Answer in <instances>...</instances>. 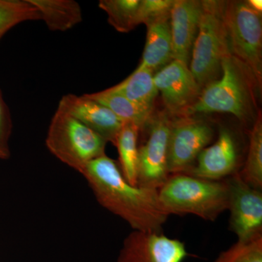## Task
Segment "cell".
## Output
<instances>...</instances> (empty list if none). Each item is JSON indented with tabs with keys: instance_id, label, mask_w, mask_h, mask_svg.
Returning a JSON list of instances; mask_svg holds the SVG:
<instances>
[{
	"instance_id": "cell-8",
	"label": "cell",
	"mask_w": 262,
	"mask_h": 262,
	"mask_svg": "<svg viewBox=\"0 0 262 262\" xmlns=\"http://www.w3.org/2000/svg\"><path fill=\"white\" fill-rule=\"evenodd\" d=\"M171 117L163 112L151 117L147 140L139 147L138 186L159 189L170 177L168 143Z\"/></svg>"
},
{
	"instance_id": "cell-14",
	"label": "cell",
	"mask_w": 262,
	"mask_h": 262,
	"mask_svg": "<svg viewBox=\"0 0 262 262\" xmlns=\"http://www.w3.org/2000/svg\"><path fill=\"white\" fill-rule=\"evenodd\" d=\"M202 10L199 0H175L170 16L173 60L189 67Z\"/></svg>"
},
{
	"instance_id": "cell-4",
	"label": "cell",
	"mask_w": 262,
	"mask_h": 262,
	"mask_svg": "<svg viewBox=\"0 0 262 262\" xmlns=\"http://www.w3.org/2000/svg\"><path fill=\"white\" fill-rule=\"evenodd\" d=\"M199 29L189 70L201 90L218 80L224 58L231 54L225 21L226 1L202 0Z\"/></svg>"
},
{
	"instance_id": "cell-22",
	"label": "cell",
	"mask_w": 262,
	"mask_h": 262,
	"mask_svg": "<svg viewBox=\"0 0 262 262\" xmlns=\"http://www.w3.org/2000/svg\"><path fill=\"white\" fill-rule=\"evenodd\" d=\"M39 20V10L29 0H0V41L18 24Z\"/></svg>"
},
{
	"instance_id": "cell-13",
	"label": "cell",
	"mask_w": 262,
	"mask_h": 262,
	"mask_svg": "<svg viewBox=\"0 0 262 262\" xmlns=\"http://www.w3.org/2000/svg\"><path fill=\"white\" fill-rule=\"evenodd\" d=\"M58 108L75 117L114 145L124 125V122L110 108L91 99L86 94L63 96Z\"/></svg>"
},
{
	"instance_id": "cell-11",
	"label": "cell",
	"mask_w": 262,
	"mask_h": 262,
	"mask_svg": "<svg viewBox=\"0 0 262 262\" xmlns=\"http://www.w3.org/2000/svg\"><path fill=\"white\" fill-rule=\"evenodd\" d=\"M185 244L162 232L132 231L124 239L117 262H182Z\"/></svg>"
},
{
	"instance_id": "cell-17",
	"label": "cell",
	"mask_w": 262,
	"mask_h": 262,
	"mask_svg": "<svg viewBox=\"0 0 262 262\" xmlns=\"http://www.w3.org/2000/svg\"><path fill=\"white\" fill-rule=\"evenodd\" d=\"M39 10L41 20L53 32H66L82 22L80 5L74 0H29Z\"/></svg>"
},
{
	"instance_id": "cell-7",
	"label": "cell",
	"mask_w": 262,
	"mask_h": 262,
	"mask_svg": "<svg viewBox=\"0 0 262 262\" xmlns=\"http://www.w3.org/2000/svg\"><path fill=\"white\" fill-rule=\"evenodd\" d=\"M214 130L208 122L193 117H171L168 143L169 173H187L200 153L209 145Z\"/></svg>"
},
{
	"instance_id": "cell-15",
	"label": "cell",
	"mask_w": 262,
	"mask_h": 262,
	"mask_svg": "<svg viewBox=\"0 0 262 262\" xmlns=\"http://www.w3.org/2000/svg\"><path fill=\"white\" fill-rule=\"evenodd\" d=\"M145 47L139 67L159 71L173 60L170 18L147 26Z\"/></svg>"
},
{
	"instance_id": "cell-3",
	"label": "cell",
	"mask_w": 262,
	"mask_h": 262,
	"mask_svg": "<svg viewBox=\"0 0 262 262\" xmlns=\"http://www.w3.org/2000/svg\"><path fill=\"white\" fill-rule=\"evenodd\" d=\"M160 204L169 215H194L214 222L228 209L227 180L213 181L188 173L171 174L158 189Z\"/></svg>"
},
{
	"instance_id": "cell-27",
	"label": "cell",
	"mask_w": 262,
	"mask_h": 262,
	"mask_svg": "<svg viewBox=\"0 0 262 262\" xmlns=\"http://www.w3.org/2000/svg\"><path fill=\"white\" fill-rule=\"evenodd\" d=\"M9 150L3 149L0 146V160H6L10 157Z\"/></svg>"
},
{
	"instance_id": "cell-21",
	"label": "cell",
	"mask_w": 262,
	"mask_h": 262,
	"mask_svg": "<svg viewBox=\"0 0 262 262\" xmlns=\"http://www.w3.org/2000/svg\"><path fill=\"white\" fill-rule=\"evenodd\" d=\"M141 0H101L98 6L107 14L108 22L117 32H130L138 26Z\"/></svg>"
},
{
	"instance_id": "cell-18",
	"label": "cell",
	"mask_w": 262,
	"mask_h": 262,
	"mask_svg": "<svg viewBox=\"0 0 262 262\" xmlns=\"http://www.w3.org/2000/svg\"><path fill=\"white\" fill-rule=\"evenodd\" d=\"M91 99L110 108L124 123H132L140 130L147 125L152 112L138 106L122 95L110 89L94 94H86Z\"/></svg>"
},
{
	"instance_id": "cell-24",
	"label": "cell",
	"mask_w": 262,
	"mask_h": 262,
	"mask_svg": "<svg viewBox=\"0 0 262 262\" xmlns=\"http://www.w3.org/2000/svg\"><path fill=\"white\" fill-rule=\"evenodd\" d=\"M175 0H141L137 14L138 26L169 18Z\"/></svg>"
},
{
	"instance_id": "cell-2",
	"label": "cell",
	"mask_w": 262,
	"mask_h": 262,
	"mask_svg": "<svg viewBox=\"0 0 262 262\" xmlns=\"http://www.w3.org/2000/svg\"><path fill=\"white\" fill-rule=\"evenodd\" d=\"M256 89L261 87L252 72L231 53L222 61L220 78L202 90L196 102L184 117L196 114L229 113L242 123L254 122L259 113L255 97Z\"/></svg>"
},
{
	"instance_id": "cell-20",
	"label": "cell",
	"mask_w": 262,
	"mask_h": 262,
	"mask_svg": "<svg viewBox=\"0 0 262 262\" xmlns=\"http://www.w3.org/2000/svg\"><path fill=\"white\" fill-rule=\"evenodd\" d=\"M239 177L248 185L262 190V117L258 113L250 135L246 163Z\"/></svg>"
},
{
	"instance_id": "cell-26",
	"label": "cell",
	"mask_w": 262,
	"mask_h": 262,
	"mask_svg": "<svg viewBox=\"0 0 262 262\" xmlns=\"http://www.w3.org/2000/svg\"><path fill=\"white\" fill-rule=\"evenodd\" d=\"M248 4L250 5L252 9L258 13H261L262 12V2L261 0H248Z\"/></svg>"
},
{
	"instance_id": "cell-1",
	"label": "cell",
	"mask_w": 262,
	"mask_h": 262,
	"mask_svg": "<svg viewBox=\"0 0 262 262\" xmlns=\"http://www.w3.org/2000/svg\"><path fill=\"white\" fill-rule=\"evenodd\" d=\"M81 174L98 203L133 231L162 232L169 215L160 204L158 189L131 185L118 163L106 154L88 163Z\"/></svg>"
},
{
	"instance_id": "cell-25",
	"label": "cell",
	"mask_w": 262,
	"mask_h": 262,
	"mask_svg": "<svg viewBox=\"0 0 262 262\" xmlns=\"http://www.w3.org/2000/svg\"><path fill=\"white\" fill-rule=\"evenodd\" d=\"M12 128L13 122L11 115L0 90V146L3 149L9 150L8 142L11 135Z\"/></svg>"
},
{
	"instance_id": "cell-19",
	"label": "cell",
	"mask_w": 262,
	"mask_h": 262,
	"mask_svg": "<svg viewBox=\"0 0 262 262\" xmlns=\"http://www.w3.org/2000/svg\"><path fill=\"white\" fill-rule=\"evenodd\" d=\"M140 131L134 124L124 123L115 144L119 155L117 163L122 176L129 184L134 186H138V139Z\"/></svg>"
},
{
	"instance_id": "cell-10",
	"label": "cell",
	"mask_w": 262,
	"mask_h": 262,
	"mask_svg": "<svg viewBox=\"0 0 262 262\" xmlns=\"http://www.w3.org/2000/svg\"><path fill=\"white\" fill-rule=\"evenodd\" d=\"M154 82L171 117H184L202 91L189 67L176 60L155 74Z\"/></svg>"
},
{
	"instance_id": "cell-5",
	"label": "cell",
	"mask_w": 262,
	"mask_h": 262,
	"mask_svg": "<svg viewBox=\"0 0 262 262\" xmlns=\"http://www.w3.org/2000/svg\"><path fill=\"white\" fill-rule=\"evenodd\" d=\"M107 141L75 117L57 110L46 144L57 159L80 174L88 163L106 154Z\"/></svg>"
},
{
	"instance_id": "cell-12",
	"label": "cell",
	"mask_w": 262,
	"mask_h": 262,
	"mask_svg": "<svg viewBox=\"0 0 262 262\" xmlns=\"http://www.w3.org/2000/svg\"><path fill=\"white\" fill-rule=\"evenodd\" d=\"M239 148L230 129L222 126L218 138L198 155L188 174L208 180H225L238 173Z\"/></svg>"
},
{
	"instance_id": "cell-23",
	"label": "cell",
	"mask_w": 262,
	"mask_h": 262,
	"mask_svg": "<svg viewBox=\"0 0 262 262\" xmlns=\"http://www.w3.org/2000/svg\"><path fill=\"white\" fill-rule=\"evenodd\" d=\"M213 262H262V235L246 242L237 241Z\"/></svg>"
},
{
	"instance_id": "cell-6",
	"label": "cell",
	"mask_w": 262,
	"mask_h": 262,
	"mask_svg": "<svg viewBox=\"0 0 262 262\" xmlns=\"http://www.w3.org/2000/svg\"><path fill=\"white\" fill-rule=\"evenodd\" d=\"M225 21L231 53L252 72L262 84L261 14L247 1H226Z\"/></svg>"
},
{
	"instance_id": "cell-9",
	"label": "cell",
	"mask_w": 262,
	"mask_h": 262,
	"mask_svg": "<svg viewBox=\"0 0 262 262\" xmlns=\"http://www.w3.org/2000/svg\"><path fill=\"white\" fill-rule=\"evenodd\" d=\"M229 188V229L237 241L262 235V192L244 182L239 173L226 179Z\"/></svg>"
},
{
	"instance_id": "cell-16",
	"label": "cell",
	"mask_w": 262,
	"mask_h": 262,
	"mask_svg": "<svg viewBox=\"0 0 262 262\" xmlns=\"http://www.w3.org/2000/svg\"><path fill=\"white\" fill-rule=\"evenodd\" d=\"M154 75L151 70L139 66L126 79L110 89L138 106L153 112L155 100L159 94L155 84Z\"/></svg>"
}]
</instances>
